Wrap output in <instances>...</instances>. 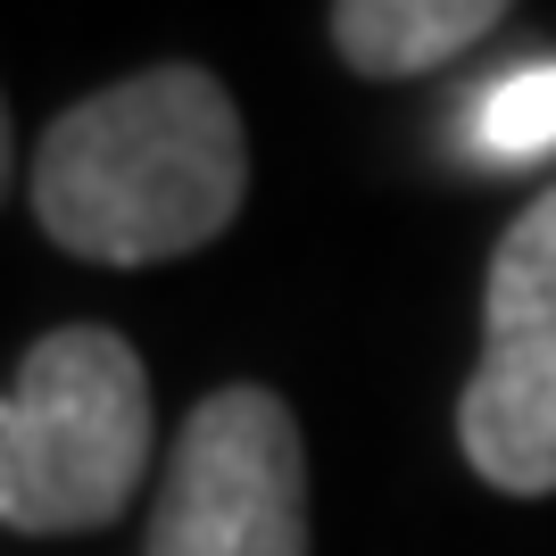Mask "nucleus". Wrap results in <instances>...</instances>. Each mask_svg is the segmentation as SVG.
I'll use <instances>...</instances> for the list:
<instances>
[{"instance_id":"nucleus-1","label":"nucleus","mask_w":556,"mask_h":556,"mask_svg":"<svg viewBox=\"0 0 556 556\" xmlns=\"http://www.w3.org/2000/svg\"><path fill=\"white\" fill-rule=\"evenodd\" d=\"M241 191H250L241 109L191 59L141 67L75 100L34 159L42 232L92 266H159L208 250L241 216Z\"/></svg>"},{"instance_id":"nucleus-2","label":"nucleus","mask_w":556,"mask_h":556,"mask_svg":"<svg viewBox=\"0 0 556 556\" xmlns=\"http://www.w3.org/2000/svg\"><path fill=\"white\" fill-rule=\"evenodd\" d=\"M159 416L150 374L109 325H67L25 349L0 391V523L9 532H100L150 473Z\"/></svg>"},{"instance_id":"nucleus-3","label":"nucleus","mask_w":556,"mask_h":556,"mask_svg":"<svg viewBox=\"0 0 556 556\" xmlns=\"http://www.w3.org/2000/svg\"><path fill=\"white\" fill-rule=\"evenodd\" d=\"M141 556H307V441L266 382H225L184 416Z\"/></svg>"},{"instance_id":"nucleus-4","label":"nucleus","mask_w":556,"mask_h":556,"mask_svg":"<svg viewBox=\"0 0 556 556\" xmlns=\"http://www.w3.org/2000/svg\"><path fill=\"white\" fill-rule=\"evenodd\" d=\"M457 441L507 498L556 490V191H540L490 250L482 366L457 399Z\"/></svg>"},{"instance_id":"nucleus-5","label":"nucleus","mask_w":556,"mask_h":556,"mask_svg":"<svg viewBox=\"0 0 556 556\" xmlns=\"http://www.w3.org/2000/svg\"><path fill=\"white\" fill-rule=\"evenodd\" d=\"M515 0H332V50L357 75H432L482 42Z\"/></svg>"},{"instance_id":"nucleus-6","label":"nucleus","mask_w":556,"mask_h":556,"mask_svg":"<svg viewBox=\"0 0 556 556\" xmlns=\"http://www.w3.org/2000/svg\"><path fill=\"white\" fill-rule=\"evenodd\" d=\"M473 150L482 159H548L556 150V59L515 67L507 84H490L473 100Z\"/></svg>"},{"instance_id":"nucleus-7","label":"nucleus","mask_w":556,"mask_h":556,"mask_svg":"<svg viewBox=\"0 0 556 556\" xmlns=\"http://www.w3.org/2000/svg\"><path fill=\"white\" fill-rule=\"evenodd\" d=\"M0 191H9V109H0Z\"/></svg>"}]
</instances>
